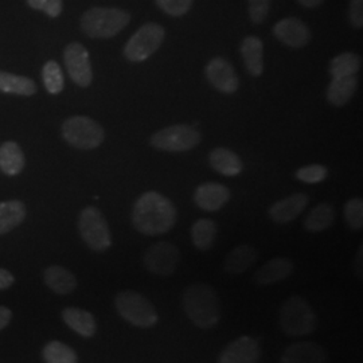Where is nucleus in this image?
Listing matches in <instances>:
<instances>
[{
    "mask_svg": "<svg viewBox=\"0 0 363 363\" xmlns=\"http://www.w3.org/2000/svg\"><path fill=\"white\" fill-rule=\"evenodd\" d=\"M308 201H310L308 195L304 193L289 195L284 199H280L273 203L268 211L269 218L279 225L289 223L296 220L298 216L306 210Z\"/></svg>",
    "mask_w": 363,
    "mask_h": 363,
    "instance_id": "nucleus-16",
    "label": "nucleus"
},
{
    "mask_svg": "<svg viewBox=\"0 0 363 363\" xmlns=\"http://www.w3.org/2000/svg\"><path fill=\"white\" fill-rule=\"evenodd\" d=\"M156 6L169 16H183L190 11L194 0H155Z\"/></svg>",
    "mask_w": 363,
    "mask_h": 363,
    "instance_id": "nucleus-35",
    "label": "nucleus"
},
{
    "mask_svg": "<svg viewBox=\"0 0 363 363\" xmlns=\"http://www.w3.org/2000/svg\"><path fill=\"white\" fill-rule=\"evenodd\" d=\"M62 138L78 150H94L104 142L103 127L91 117H69L62 124Z\"/></svg>",
    "mask_w": 363,
    "mask_h": 363,
    "instance_id": "nucleus-6",
    "label": "nucleus"
},
{
    "mask_svg": "<svg viewBox=\"0 0 363 363\" xmlns=\"http://www.w3.org/2000/svg\"><path fill=\"white\" fill-rule=\"evenodd\" d=\"M217 238V225L210 218L195 220L191 226V241L199 250H208Z\"/></svg>",
    "mask_w": 363,
    "mask_h": 363,
    "instance_id": "nucleus-28",
    "label": "nucleus"
},
{
    "mask_svg": "<svg viewBox=\"0 0 363 363\" xmlns=\"http://www.w3.org/2000/svg\"><path fill=\"white\" fill-rule=\"evenodd\" d=\"M78 232L94 252H105L112 245V234L103 213L94 206L84 208L78 216Z\"/></svg>",
    "mask_w": 363,
    "mask_h": 363,
    "instance_id": "nucleus-7",
    "label": "nucleus"
},
{
    "mask_svg": "<svg viewBox=\"0 0 363 363\" xmlns=\"http://www.w3.org/2000/svg\"><path fill=\"white\" fill-rule=\"evenodd\" d=\"M232 196L230 190L220 183L208 182L196 187L194 193L195 205L203 211H218Z\"/></svg>",
    "mask_w": 363,
    "mask_h": 363,
    "instance_id": "nucleus-15",
    "label": "nucleus"
},
{
    "mask_svg": "<svg viewBox=\"0 0 363 363\" xmlns=\"http://www.w3.org/2000/svg\"><path fill=\"white\" fill-rule=\"evenodd\" d=\"M130 13L115 7H93L81 16V30L93 39L112 38L130 25Z\"/></svg>",
    "mask_w": 363,
    "mask_h": 363,
    "instance_id": "nucleus-3",
    "label": "nucleus"
},
{
    "mask_svg": "<svg viewBox=\"0 0 363 363\" xmlns=\"http://www.w3.org/2000/svg\"><path fill=\"white\" fill-rule=\"evenodd\" d=\"M259 259L257 250L247 244H241L234 247L223 262L225 272L230 274H241L247 272L250 267Z\"/></svg>",
    "mask_w": 363,
    "mask_h": 363,
    "instance_id": "nucleus-23",
    "label": "nucleus"
},
{
    "mask_svg": "<svg viewBox=\"0 0 363 363\" xmlns=\"http://www.w3.org/2000/svg\"><path fill=\"white\" fill-rule=\"evenodd\" d=\"M182 308L193 325L210 330L220 319V298L214 288L205 283L187 286L182 295Z\"/></svg>",
    "mask_w": 363,
    "mask_h": 363,
    "instance_id": "nucleus-2",
    "label": "nucleus"
},
{
    "mask_svg": "<svg viewBox=\"0 0 363 363\" xmlns=\"http://www.w3.org/2000/svg\"><path fill=\"white\" fill-rule=\"evenodd\" d=\"M25 167V156L21 147L13 142L0 145V169L6 175H18Z\"/></svg>",
    "mask_w": 363,
    "mask_h": 363,
    "instance_id": "nucleus-27",
    "label": "nucleus"
},
{
    "mask_svg": "<svg viewBox=\"0 0 363 363\" xmlns=\"http://www.w3.org/2000/svg\"><path fill=\"white\" fill-rule=\"evenodd\" d=\"M295 271L294 261L284 256H279L267 261L253 273V280L259 286H272L288 279Z\"/></svg>",
    "mask_w": 363,
    "mask_h": 363,
    "instance_id": "nucleus-17",
    "label": "nucleus"
},
{
    "mask_svg": "<svg viewBox=\"0 0 363 363\" xmlns=\"http://www.w3.org/2000/svg\"><path fill=\"white\" fill-rule=\"evenodd\" d=\"M335 222V210L328 203H319L312 208L304 220V229L310 233H320Z\"/></svg>",
    "mask_w": 363,
    "mask_h": 363,
    "instance_id": "nucleus-26",
    "label": "nucleus"
},
{
    "mask_svg": "<svg viewBox=\"0 0 363 363\" xmlns=\"http://www.w3.org/2000/svg\"><path fill=\"white\" fill-rule=\"evenodd\" d=\"M328 355L325 347L316 342H296L286 347L281 363H327Z\"/></svg>",
    "mask_w": 363,
    "mask_h": 363,
    "instance_id": "nucleus-18",
    "label": "nucleus"
},
{
    "mask_svg": "<svg viewBox=\"0 0 363 363\" xmlns=\"http://www.w3.org/2000/svg\"><path fill=\"white\" fill-rule=\"evenodd\" d=\"M166 37L164 28L159 23H145L124 46V57L130 62H144L160 48Z\"/></svg>",
    "mask_w": 363,
    "mask_h": 363,
    "instance_id": "nucleus-8",
    "label": "nucleus"
},
{
    "mask_svg": "<svg viewBox=\"0 0 363 363\" xmlns=\"http://www.w3.org/2000/svg\"><path fill=\"white\" fill-rule=\"evenodd\" d=\"M11 319H13V312H11V310L7 308V307L0 306V331L9 325V323L11 322Z\"/></svg>",
    "mask_w": 363,
    "mask_h": 363,
    "instance_id": "nucleus-40",
    "label": "nucleus"
},
{
    "mask_svg": "<svg viewBox=\"0 0 363 363\" xmlns=\"http://www.w3.org/2000/svg\"><path fill=\"white\" fill-rule=\"evenodd\" d=\"M247 11L250 21L253 23L261 25L265 22L269 13V7H271V0H247Z\"/></svg>",
    "mask_w": 363,
    "mask_h": 363,
    "instance_id": "nucleus-36",
    "label": "nucleus"
},
{
    "mask_svg": "<svg viewBox=\"0 0 363 363\" xmlns=\"http://www.w3.org/2000/svg\"><path fill=\"white\" fill-rule=\"evenodd\" d=\"M349 21L354 28H361L363 26V0H351Z\"/></svg>",
    "mask_w": 363,
    "mask_h": 363,
    "instance_id": "nucleus-38",
    "label": "nucleus"
},
{
    "mask_svg": "<svg viewBox=\"0 0 363 363\" xmlns=\"http://www.w3.org/2000/svg\"><path fill=\"white\" fill-rule=\"evenodd\" d=\"M43 280L48 288L57 295H69L77 288V279L65 267L50 265L43 272Z\"/></svg>",
    "mask_w": 363,
    "mask_h": 363,
    "instance_id": "nucleus-19",
    "label": "nucleus"
},
{
    "mask_svg": "<svg viewBox=\"0 0 363 363\" xmlns=\"http://www.w3.org/2000/svg\"><path fill=\"white\" fill-rule=\"evenodd\" d=\"M62 320L78 335L91 337L97 331V323L91 312L76 307H67L62 311Z\"/></svg>",
    "mask_w": 363,
    "mask_h": 363,
    "instance_id": "nucleus-22",
    "label": "nucleus"
},
{
    "mask_svg": "<svg viewBox=\"0 0 363 363\" xmlns=\"http://www.w3.org/2000/svg\"><path fill=\"white\" fill-rule=\"evenodd\" d=\"M66 70L72 81L81 86L88 88L93 81L91 58L86 48L78 42L69 43L64 50Z\"/></svg>",
    "mask_w": 363,
    "mask_h": 363,
    "instance_id": "nucleus-11",
    "label": "nucleus"
},
{
    "mask_svg": "<svg viewBox=\"0 0 363 363\" xmlns=\"http://www.w3.org/2000/svg\"><path fill=\"white\" fill-rule=\"evenodd\" d=\"M362 259H363V247H359V250L357 252L355 256V262H354V268H355V273L357 276L362 277Z\"/></svg>",
    "mask_w": 363,
    "mask_h": 363,
    "instance_id": "nucleus-41",
    "label": "nucleus"
},
{
    "mask_svg": "<svg viewBox=\"0 0 363 363\" xmlns=\"http://www.w3.org/2000/svg\"><path fill=\"white\" fill-rule=\"evenodd\" d=\"M46 363H78V355L70 346L60 340L49 342L42 351Z\"/></svg>",
    "mask_w": 363,
    "mask_h": 363,
    "instance_id": "nucleus-31",
    "label": "nucleus"
},
{
    "mask_svg": "<svg viewBox=\"0 0 363 363\" xmlns=\"http://www.w3.org/2000/svg\"><path fill=\"white\" fill-rule=\"evenodd\" d=\"M328 175V171L325 166L322 164H311V166H304L295 172V177L298 181L308 183V184H315L325 181Z\"/></svg>",
    "mask_w": 363,
    "mask_h": 363,
    "instance_id": "nucleus-34",
    "label": "nucleus"
},
{
    "mask_svg": "<svg viewBox=\"0 0 363 363\" xmlns=\"http://www.w3.org/2000/svg\"><path fill=\"white\" fill-rule=\"evenodd\" d=\"M241 55L247 73L259 77L264 72V45L256 35H249L241 43Z\"/></svg>",
    "mask_w": 363,
    "mask_h": 363,
    "instance_id": "nucleus-20",
    "label": "nucleus"
},
{
    "mask_svg": "<svg viewBox=\"0 0 363 363\" xmlns=\"http://www.w3.org/2000/svg\"><path fill=\"white\" fill-rule=\"evenodd\" d=\"M26 217V206L21 201L0 202V234L9 233L18 228Z\"/></svg>",
    "mask_w": 363,
    "mask_h": 363,
    "instance_id": "nucleus-25",
    "label": "nucleus"
},
{
    "mask_svg": "<svg viewBox=\"0 0 363 363\" xmlns=\"http://www.w3.org/2000/svg\"><path fill=\"white\" fill-rule=\"evenodd\" d=\"M298 1L306 9H315V7H319L325 0H298Z\"/></svg>",
    "mask_w": 363,
    "mask_h": 363,
    "instance_id": "nucleus-42",
    "label": "nucleus"
},
{
    "mask_svg": "<svg viewBox=\"0 0 363 363\" xmlns=\"http://www.w3.org/2000/svg\"><path fill=\"white\" fill-rule=\"evenodd\" d=\"M181 261V252L178 247L169 241H159L145 250L143 264L148 272L169 277L177 271Z\"/></svg>",
    "mask_w": 363,
    "mask_h": 363,
    "instance_id": "nucleus-10",
    "label": "nucleus"
},
{
    "mask_svg": "<svg viewBox=\"0 0 363 363\" xmlns=\"http://www.w3.org/2000/svg\"><path fill=\"white\" fill-rule=\"evenodd\" d=\"M208 162L213 169L225 177H235L242 172V162L240 156L223 147L213 150L208 156Z\"/></svg>",
    "mask_w": 363,
    "mask_h": 363,
    "instance_id": "nucleus-24",
    "label": "nucleus"
},
{
    "mask_svg": "<svg viewBox=\"0 0 363 363\" xmlns=\"http://www.w3.org/2000/svg\"><path fill=\"white\" fill-rule=\"evenodd\" d=\"M0 91L28 97L37 93V85L30 78L15 76L11 73L0 70Z\"/></svg>",
    "mask_w": 363,
    "mask_h": 363,
    "instance_id": "nucleus-29",
    "label": "nucleus"
},
{
    "mask_svg": "<svg viewBox=\"0 0 363 363\" xmlns=\"http://www.w3.org/2000/svg\"><path fill=\"white\" fill-rule=\"evenodd\" d=\"M345 220L349 228L358 232L363 228V201L362 198H351L345 203Z\"/></svg>",
    "mask_w": 363,
    "mask_h": 363,
    "instance_id": "nucleus-33",
    "label": "nucleus"
},
{
    "mask_svg": "<svg viewBox=\"0 0 363 363\" xmlns=\"http://www.w3.org/2000/svg\"><path fill=\"white\" fill-rule=\"evenodd\" d=\"M42 78L45 88L50 94H60L64 91L65 86V79H64V73L61 66L58 65L55 61H48L43 69H42Z\"/></svg>",
    "mask_w": 363,
    "mask_h": 363,
    "instance_id": "nucleus-32",
    "label": "nucleus"
},
{
    "mask_svg": "<svg viewBox=\"0 0 363 363\" xmlns=\"http://www.w3.org/2000/svg\"><path fill=\"white\" fill-rule=\"evenodd\" d=\"M116 311L125 322L139 328L154 327L159 320L155 306L136 291L125 289L115 298Z\"/></svg>",
    "mask_w": 363,
    "mask_h": 363,
    "instance_id": "nucleus-5",
    "label": "nucleus"
},
{
    "mask_svg": "<svg viewBox=\"0 0 363 363\" xmlns=\"http://www.w3.org/2000/svg\"><path fill=\"white\" fill-rule=\"evenodd\" d=\"M208 82L223 94H234L240 88V79L233 65L222 57H216L205 67Z\"/></svg>",
    "mask_w": 363,
    "mask_h": 363,
    "instance_id": "nucleus-12",
    "label": "nucleus"
},
{
    "mask_svg": "<svg viewBox=\"0 0 363 363\" xmlns=\"http://www.w3.org/2000/svg\"><path fill=\"white\" fill-rule=\"evenodd\" d=\"M202 140L199 130L190 125L177 124L164 130H157L151 136V145L167 152H186L195 148Z\"/></svg>",
    "mask_w": 363,
    "mask_h": 363,
    "instance_id": "nucleus-9",
    "label": "nucleus"
},
{
    "mask_svg": "<svg viewBox=\"0 0 363 363\" xmlns=\"http://www.w3.org/2000/svg\"><path fill=\"white\" fill-rule=\"evenodd\" d=\"M358 89L357 74L333 77L327 89V100L334 106H345Z\"/></svg>",
    "mask_w": 363,
    "mask_h": 363,
    "instance_id": "nucleus-21",
    "label": "nucleus"
},
{
    "mask_svg": "<svg viewBox=\"0 0 363 363\" xmlns=\"http://www.w3.org/2000/svg\"><path fill=\"white\" fill-rule=\"evenodd\" d=\"M279 325L289 337L311 335L318 320L310 301L303 296H291L283 303L279 312Z\"/></svg>",
    "mask_w": 363,
    "mask_h": 363,
    "instance_id": "nucleus-4",
    "label": "nucleus"
},
{
    "mask_svg": "<svg viewBox=\"0 0 363 363\" xmlns=\"http://www.w3.org/2000/svg\"><path fill=\"white\" fill-rule=\"evenodd\" d=\"M361 66H362L361 55L355 52H342L335 58H333V61L330 62V74L333 77L357 74Z\"/></svg>",
    "mask_w": 363,
    "mask_h": 363,
    "instance_id": "nucleus-30",
    "label": "nucleus"
},
{
    "mask_svg": "<svg viewBox=\"0 0 363 363\" xmlns=\"http://www.w3.org/2000/svg\"><path fill=\"white\" fill-rule=\"evenodd\" d=\"M178 213L175 205L167 196L147 191L135 202L130 220L135 229L144 235H162L169 233L175 226Z\"/></svg>",
    "mask_w": 363,
    "mask_h": 363,
    "instance_id": "nucleus-1",
    "label": "nucleus"
},
{
    "mask_svg": "<svg viewBox=\"0 0 363 363\" xmlns=\"http://www.w3.org/2000/svg\"><path fill=\"white\" fill-rule=\"evenodd\" d=\"M261 346L252 337H240L230 342L220 354L218 363H259Z\"/></svg>",
    "mask_w": 363,
    "mask_h": 363,
    "instance_id": "nucleus-13",
    "label": "nucleus"
},
{
    "mask_svg": "<svg viewBox=\"0 0 363 363\" xmlns=\"http://www.w3.org/2000/svg\"><path fill=\"white\" fill-rule=\"evenodd\" d=\"M13 273L6 271V269H0V291H4L7 288L13 284Z\"/></svg>",
    "mask_w": 363,
    "mask_h": 363,
    "instance_id": "nucleus-39",
    "label": "nucleus"
},
{
    "mask_svg": "<svg viewBox=\"0 0 363 363\" xmlns=\"http://www.w3.org/2000/svg\"><path fill=\"white\" fill-rule=\"evenodd\" d=\"M273 35L292 49L304 48L311 40L308 26L298 18H286L273 27Z\"/></svg>",
    "mask_w": 363,
    "mask_h": 363,
    "instance_id": "nucleus-14",
    "label": "nucleus"
},
{
    "mask_svg": "<svg viewBox=\"0 0 363 363\" xmlns=\"http://www.w3.org/2000/svg\"><path fill=\"white\" fill-rule=\"evenodd\" d=\"M28 6L34 10L43 11L48 13L50 18H57L62 13V0H27Z\"/></svg>",
    "mask_w": 363,
    "mask_h": 363,
    "instance_id": "nucleus-37",
    "label": "nucleus"
}]
</instances>
